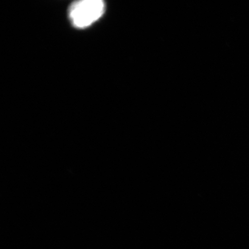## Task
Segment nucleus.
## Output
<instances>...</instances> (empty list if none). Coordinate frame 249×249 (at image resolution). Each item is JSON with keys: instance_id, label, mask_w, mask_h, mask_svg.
I'll use <instances>...</instances> for the list:
<instances>
[{"instance_id": "1", "label": "nucleus", "mask_w": 249, "mask_h": 249, "mask_svg": "<svg viewBox=\"0 0 249 249\" xmlns=\"http://www.w3.org/2000/svg\"><path fill=\"white\" fill-rule=\"evenodd\" d=\"M105 11V4L101 0H82L71 5L70 18L74 27L84 29L101 18Z\"/></svg>"}]
</instances>
